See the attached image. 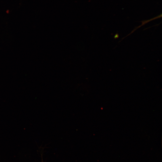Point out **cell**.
Wrapping results in <instances>:
<instances>
[]
</instances>
